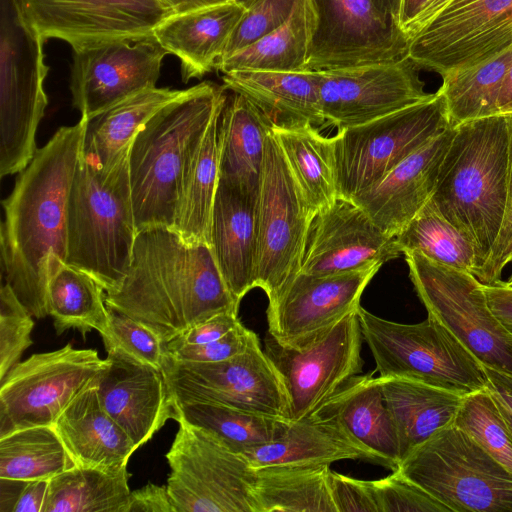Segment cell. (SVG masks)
Wrapping results in <instances>:
<instances>
[{
    "instance_id": "obj_1",
    "label": "cell",
    "mask_w": 512,
    "mask_h": 512,
    "mask_svg": "<svg viewBox=\"0 0 512 512\" xmlns=\"http://www.w3.org/2000/svg\"><path fill=\"white\" fill-rule=\"evenodd\" d=\"M87 118L60 127L20 172L10 196L2 201V275L35 318L48 315V258L66 260L67 208Z\"/></svg>"
},
{
    "instance_id": "obj_2",
    "label": "cell",
    "mask_w": 512,
    "mask_h": 512,
    "mask_svg": "<svg viewBox=\"0 0 512 512\" xmlns=\"http://www.w3.org/2000/svg\"><path fill=\"white\" fill-rule=\"evenodd\" d=\"M109 310L154 331L164 343L222 312L238 313L208 244H188L172 228L137 232L125 277L105 292Z\"/></svg>"
},
{
    "instance_id": "obj_3",
    "label": "cell",
    "mask_w": 512,
    "mask_h": 512,
    "mask_svg": "<svg viewBox=\"0 0 512 512\" xmlns=\"http://www.w3.org/2000/svg\"><path fill=\"white\" fill-rule=\"evenodd\" d=\"M512 114L461 123L440 165L431 201L473 242L479 266L501 231L508 194Z\"/></svg>"
},
{
    "instance_id": "obj_4",
    "label": "cell",
    "mask_w": 512,
    "mask_h": 512,
    "mask_svg": "<svg viewBox=\"0 0 512 512\" xmlns=\"http://www.w3.org/2000/svg\"><path fill=\"white\" fill-rule=\"evenodd\" d=\"M225 87L202 82L159 110L137 133L129 150V174L137 230L174 229L185 167L215 113Z\"/></svg>"
},
{
    "instance_id": "obj_5",
    "label": "cell",
    "mask_w": 512,
    "mask_h": 512,
    "mask_svg": "<svg viewBox=\"0 0 512 512\" xmlns=\"http://www.w3.org/2000/svg\"><path fill=\"white\" fill-rule=\"evenodd\" d=\"M129 150L107 168L81 153L69 192L65 262L91 274L105 292L125 277L138 232Z\"/></svg>"
},
{
    "instance_id": "obj_6",
    "label": "cell",
    "mask_w": 512,
    "mask_h": 512,
    "mask_svg": "<svg viewBox=\"0 0 512 512\" xmlns=\"http://www.w3.org/2000/svg\"><path fill=\"white\" fill-rule=\"evenodd\" d=\"M357 314L380 377L421 382L463 396L483 390V365L435 317L402 324L359 306Z\"/></svg>"
},
{
    "instance_id": "obj_7",
    "label": "cell",
    "mask_w": 512,
    "mask_h": 512,
    "mask_svg": "<svg viewBox=\"0 0 512 512\" xmlns=\"http://www.w3.org/2000/svg\"><path fill=\"white\" fill-rule=\"evenodd\" d=\"M398 469L453 512H512V473L455 424L413 449Z\"/></svg>"
},
{
    "instance_id": "obj_8",
    "label": "cell",
    "mask_w": 512,
    "mask_h": 512,
    "mask_svg": "<svg viewBox=\"0 0 512 512\" xmlns=\"http://www.w3.org/2000/svg\"><path fill=\"white\" fill-rule=\"evenodd\" d=\"M450 127L445 99L437 91L406 108L339 129L333 136L338 198L350 201Z\"/></svg>"
},
{
    "instance_id": "obj_9",
    "label": "cell",
    "mask_w": 512,
    "mask_h": 512,
    "mask_svg": "<svg viewBox=\"0 0 512 512\" xmlns=\"http://www.w3.org/2000/svg\"><path fill=\"white\" fill-rule=\"evenodd\" d=\"M44 40L2 0L0 38V175L20 173L37 152L35 135L48 100Z\"/></svg>"
},
{
    "instance_id": "obj_10",
    "label": "cell",
    "mask_w": 512,
    "mask_h": 512,
    "mask_svg": "<svg viewBox=\"0 0 512 512\" xmlns=\"http://www.w3.org/2000/svg\"><path fill=\"white\" fill-rule=\"evenodd\" d=\"M165 457L167 490L175 512H256L255 468L212 432L177 421Z\"/></svg>"
},
{
    "instance_id": "obj_11",
    "label": "cell",
    "mask_w": 512,
    "mask_h": 512,
    "mask_svg": "<svg viewBox=\"0 0 512 512\" xmlns=\"http://www.w3.org/2000/svg\"><path fill=\"white\" fill-rule=\"evenodd\" d=\"M409 277L428 315L483 365L512 376V335L491 311L483 284L467 271L404 253Z\"/></svg>"
},
{
    "instance_id": "obj_12",
    "label": "cell",
    "mask_w": 512,
    "mask_h": 512,
    "mask_svg": "<svg viewBox=\"0 0 512 512\" xmlns=\"http://www.w3.org/2000/svg\"><path fill=\"white\" fill-rule=\"evenodd\" d=\"M95 349L71 344L31 355L0 380V437L13 431L53 425L69 403L108 366Z\"/></svg>"
},
{
    "instance_id": "obj_13",
    "label": "cell",
    "mask_w": 512,
    "mask_h": 512,
    "mask_svg": "<svg viewBox=\"0 0 512 512\" xmlns=\"http://www.w3.org/2000/svg\"><path fill=\"white\" fill-rule=\"evenodd\" d=\"M313 218L270 131L257 201L256 267V286L268 299L300 271Z\"/></svg>"
},
{
    "instance_id": "obj_14",
    "label": "cell",
    "mask_w": 512,
    "mask_h": 512,
    "mask_svg": "<svg viewBox=\"0 0 512 512\" xmlns=\"http://www.w3.org/2000/svg\"><path fill=\"white\" fill-rule=\"evenodd\" d=\"M162 371L174 404L207 402L288 419L284 387L259 340L220 362L178 361L165 353Z\"/></svg>"
},
{
    "instance_id": "obj_15",
    "label": "cell",
    "mask_w": 512,
    "mask_h": 512,
    "mask_svg": "<svg viewBox=\"0 0 512 512\" xmlns=\"http://www.w3.org/2000/svg\"><path fill=\"white\" fill-rule=\"evenodd\" d=\"M20 21L44 41L73 51L153 35L174 15L163 0H11Z\"/></svg>"
},
{
    "instance_id": "obj_16",
    "label": "cell",
    "mask_w": 512,
    "mask_h": 512,
    "mask_svg": "<svg viewBox=\"0 0 512 512\" xmlns=\"http://www.w3.org/2000/svg\"><path fill=\"white\" fill-rule=\"evenodd\" d=\"M362 339L357 310L299 349L284 346L266 333L263 350L284 387L289 420L310 416L348 379L361 372Z\"/></svg>"
},
{
    "instance_id": "obj_17",
    "label": "cell",
    "mask_w": 512,
    "mask_h": 512,
    "mask_svg": "<svg viewBox=\"0 0 512 512\" xmlns=\"http://www.w3.org/2000/svg\"><path fill=\"white\" fill-rule=\"evenodd\" d=\"M512 47V0H452L408 41L421 69L446 73Z\"/></svg>"
},
{
    "instance_id": "obj_18",
    "label": "cell",
    "mask_w": 512,
    "mask_h": 512,
    "mask_svg": "<svg viewBox=\"0 0 512 512\" xmlns=\"http://www.w3.org/2000/svg\"><path fill=\"white\" fill-rule=\"evenodd\" d=\"M311 2L314 25L305 70L389 62L407 56V38L373 0Z\"/></svg>"
},
{
    "instance_id": "obj_19",
    "label": "cell",
    "mask_w": 512,
    "mask_h": 512,
    "mask_svg": "<svg viewBox=\"0 0 512 512\" xmlns=\"http://www.w3.org/2000/svg\"><path fill=\"white\" fill-rule=\"evenodd\" d=\"M420 67L398 60L317 71L322 114L337 130L375 120L429 98Z\"/></svg>"
},
{
    "instance_id": "obj_20",
    "label": "cell",
    "mask_w": 512,
    "mask_h": 512,
    "mask_svg": "<svg viewBox=\"0 0 512 512\" xmlns=\"http://www.w3.org/2000/svg\"><path fill=\"white\" fill-rule=\"evenodd\" d=\"M381 266L327 275L299 271L268 299V332L284 346L299 349L310 344L358 309Z\"/></svg>"
},
{
    "instance_id": "obj_21",
    "label": "cell",
    "mask_w": 512,
    "mask_h": 512,
    "mask_svg": "<svg viewBox=\"0 0 512 512\" xmlns=\"http://www.w3.org/2000/svg\"><path fill=\"white\" fill-rule=\"evenodd\" d=\"M167 54L154 35L73 51L70 89L74 106L90 119L156 87Z\"/></svg>"
},
{
    "instance_id": "obj_22",
    "label": "cell",
    "mask_w": 512,
    "mask_h": 512,
    "mask_svg": "<svg viewBox=\"0 0 512 512\" xmlns=\"http://www.w3.org/2000/svg\"><path fill=\"white\" fill-rule=\"evenodd\" d=\"M395 237L385 234L359 206L338 198L311 223L300 272L344 273L398 258Z\"/></svg>"
},
{
    "instance_id": "obj_23",
    "label": "cell",
    "mask_w": 512,
    "mask_h": 512,
    "mask_svg": "<svg viewBox=\"0 0 512 512\" xmlns=\"http://www.w3.org/2000/svg\"><path fill=\"white\" fill-rule=\"evenodd\" d=\"M107 358L98 378L100 403L138 449L167 420H176L175 404L162 369L118 352H107Z\"/></svg>"
},
{
    "instance_id": "obj_24",
    "label": "cell",
    "mask_w": 512,
    "mask_h": 512,
    "mask_svg": "<svg viewBox=\"0 0 512 512\" xmlns=\"http://www.w3.org/2000/svg\"><path fill=\"white\" fill-rule=\"evenodd\" d=\"M454 127L432 139L350 201L395 237L431 199Z\"/></svg>"
},
{
    "instance_id": "obj_25",
    "label": "cell",
    "mask_w": 512,
    "mask_h": 512,
    "mask_svg": "<svg viewBox=\"0 0 512 512\" xmlns=\"http://www.w3.org/2000/svg\"><path fill=\"white\" fill-rule=\"evenodd\" d=\"M257 201L219 182L212 210L210 247L228 288L239 303L257 287Z\"/></svg>"
},
{
    "instance_id": "obj_26",
    "label": "cell",
    "mask_w": 512,
    "mask_h": 512,
    "mask_svg": "<svg viewBox=\"0 0 512 512\" xmlns=\"http://www.w3.org/2000/svg\"><path fill=\"white\" fill-rule=\"evenodd\" d=\"M247 4L228 2L175 14L155 29L161 46L180 60L184 82L216 69Z\"/></svg>"
},
{
    "instance_id": "obj_27",
    "label": "cell",
    "mask_w": 512,
    "mask_h": 512,
    "mask_svg": "<svg viewBox=\"0 0 512 512\" xmlns=\"http://www.w3.org/2000/svg\"><path fill=\"white\" fill-rule=\"evenodd\" d=\"M97 388L98 379L69 403L53 426L77 466L118 471L127 467L137 448L103 408Z\"/></svg>"
},
{
    "instance_id": "obj_28",
    "label": "cell",
    "mask_w": 512,
    "mask_h": 512,
    "mask_svg": "<svg viewBox=\"0 0 512 512\" xmlns=\"http://www.w3.org/2000/svg\"><path fill=\"white\" fill-rule=\"evenodd\" d=\"M223 86L243 95L272 127L311 124L322 127L317 71L239 70L222 75Z\"/></svg>"
},
{
    "instance_id": "obj_29",
    "label": "cell",
    "mask_w": 512,
    "mask_h": 512,
    "mask_svg": "<svg viewBox=\"0 0 512 512\" xmlns=\"http://www.w3.org/2000/svg\"><path fill=\"white\" fill-rule=\"evenodd\" d=\"M271 128L254 104L226 89L219 117V182L258 199Z\"/></svg>"
},
{
    "instance_id": "obj_30",
    "label": "cell",
    "mask_w": 512,
    "mask_h": 512,
    "mask_svg": "<svg viewBox=\"0 0 512 512\" xmlns=\"http://www.w3.org/2000/svg\"><path fill=\"white\" fill-rule=\"evenodd\" d=\"M310 416L337 420L360 444L384 459L391 471L398 469V435L379 377H351Z\"/></svg>"
},
{
    "instance_id": "obj_31",
    "label": "cell",
    "mask_w": 512,
    "mask_h": 512,
    "mask_svg": "<svg viewBox=\"0 0 512 512\" xmlns=\"http://www.w3.org/2000/svg\"><path fill=\"white\" fill-rule=\"evenodd\" d=\"M244 456L253 468L277 464L330 465L339 460H361L390 469L335 419L308 416L289 421L284 433Z\"/></svg>"
},
{
    "instance_id": "obj_32",
    "label": "cell",
    "mask_w": 512,
    "mask_h": 512,
    "mask_svg": "<svg viewBox=\"0 0 512 512\" xmlns=\"http://www.w3.org/2000/svg\"><path fill=\"white\" fill-rule=\"evenodd\" d=\"M379 378L397 431L400 461L437 431L453 424L465 397L412 380Z\"/></svg>"
},
{
    "instance_id": "obj_33",
    "label": "cell",
    "mask_w": 512,
    "mask_h": 512,
    "mask_svg": "<svg viewBox=\"0 0 512 512\" xmlns=\"http://www.w3.org/2000/svg\"><path fill=\"white\" fill-rule=\"evenodd\" d=\"M186 92L148 88L87 119L81 153L104 168L111 166L159 110Z\"/></svg>"
},
{
    "instance_id": "obj_34",
    "label": "cell",
    "mask_w": 512,
    "mask_h": 512,
    "mask_svg": "<svg viewBox=\"0 0 512 512\" xmlns=\"http://www.w3.org/2000/svg\"><path fill=\"white\" fill-rule=\"evenodd\" d=\"M47 264L46 308L56 334L68 329L79 330L83 338L91 330L105 333L110 318L102 284L55 254L49 255Z\"/></svg>"
},
{
    "instance_id": "obj_35",
    "label": "cell",
    "mask_w": 512,
    "mask_h": 512,
    "mask_svg": "<svg viewBox=\"0 0 512 512\" xmlns=\"http://www.w3.org/2000/svg\"><path fill=\"white\" fill-rule=\"evenodd\" d=\"M271 131L312 215L330 208L338 199L334 138L311 124Z\"/></svg>"
},
{
    "instance_id": "obj_36",
    "label": "cell",
    "mask_w": 512,
    "mask_h": 512,
    "mask_svg": "<svg viewBox=\"0 0 512 512\" xmlns=\"http://www.w3.org/2000/svg\"><path fill=\"white\" fill-rule=\"evenodd\" d=\"M222 105L192 153L180 185L174 230L188 244L210 245L211 216L219 184V117Z\"/></svg>"
},
{
    "instance_id": "obj_37",
    "label": "cell",
    "mask_w": 512,
    "mask_h": 512,
    "mask_svg": "<svg viewBox=\"0 0 512 512\" xmlns=\"http://www.w3.org/2000/svg\"><path fill=\"white\" fill-rule=\"evenodd\" d=\"M330 465L277 464L255 468L256 512H336Z\"/></svg>"
},
{
    "instance_id": "obj_38",
    "label": "cell",
    "mask_w": 512,
    "mask_h": 512,
    "mask_svg": "<svg viewBox=\"0 0 512 512\" xmlns=\"http://www.w3.org/2000/svg\"><path fill=\"white\" fill-rule=\"evenodd\" d=\"M311 0H297L288 20L256 42L221 59L222 74L239 70H305L313 34Z\"/></svg>"
},
{
    "instance_id": "obj_39",
    "label": "cell",
    "mask_w": 512,
    "mask_h": 512,
    "mask_svg": "<svg viewBox=\"0 0 512 512\" xmlns=\"http://www.w3.org/2000/svg\"><path fill=\"white\" fill-rule=\"evenodd\" d=\"M127 467L118 471L74 466L49 480L43 512H127Z\"/></svg>"
},
{
    "instance_id": "obj_40",
    "label": "cell",
    "mask_w": 512,
    "mask_h": 512,
    "mask_svg": "<svg viewBox=\"0 0 512 512\" xmlns=\"http://www.w3.org/2000/svg\"><path fill=\"white\" fill-rule=\"evenodd\" d=\"M511 60L512 47L486 61L442 76L438 91L445 99L451 127L499 114L498 98Z\"/></svg>"
},
{
    "instance_id": "obj_41",
    "label": "cell",
    "mask_w": 512,
    "mask_h": 512,
    "mask_svg": "<svg viewBox=\"0 0 512 512\" xmlns=\"http://www.w3.org/2000/svg\"><path fill=\"white\" fill-rule=\"evenodd\" d=\"M176 420L215 434L229 448L245 453L280 437L290 420L207 402L175 404Z\"/></svg>"
},
{
    "instance_id": "obj_42",
    "label": "cell",
    "mask_w": 512,
    "mask_h": 512,
    "mask_svg": "<svg viewBox=\"0 0 512 512\" xmlns=\"http://www.w3.org/2000/svg\"><path fill=\"white\" fill-rule=\"evenodd\" d=\"M74 466L53 425L19 429L0 437V478L50 480Z\"/></svg>"
},
{
    "instance_id": "obj_43",
    "label": "cell",
    "mask_w": 512,
    "mask_h": 512,
    "mask_svg": "<svg viewBox=\"0 0 512 512\" xmlns=\"http://www.w3.org/2000/svg\"><path fill=\"white\" fill-rule=\"evenodd\" d=\"M402 254L418 252L428 259L473 275L479 260L472 240L451 224L429 200L395 236Z\"/></svg>"
},
{
    "instance_id": "obj_44",
    "label": "cell",
    "mask_w": 512,
    "mask_h": 512,
    "mask_svg": "<svg viewBox=\"0 0 512 512\" xmlns=\"http://www.w3.org/2000/svg\"><path fill=\"white\" fill-rule=\"evenodd\" d=\"M453 424L512 473V432L487 388L464 397Z\"/></svg>"
},
{
    "instance_id": "obj_45",
    "label": "cell",
    "mask_w": 512,
    "mask_h": 512,
    "mask_svg": "<svg viewBox=\"0 0 512 512\" xmlns=\"http://www.w3.org/2000/svg\"><path fill=\"white\" fill-rule=\"evenodd\" d=\"M109 318V327L101 335L107 352L162 369L165 343L154 331L123 313L109 310Z\"/></svg>"
},
{
    "instance_id": "obj_46",
    "label": "cell",
    "mask_w": 512,
    "mask_h": 512,
    "mask_svg": "<svg viewBox=\"0 0 512 512\" xmlns=\"http://www.w3.org/2000/svg\"><path fill=\"white\" fill-rule=\"evenodd\" d=\"M32 315L4 283L0 291V380L14 367L23 352L32 345Z\"/></svg>"
},
{
    "instance_id": "obj_47",
    "label": "cell",
    "mask_w": 512,
    "mask_h": 512,
    "mask_svg": "<svg viewBox=\"0 0 512 512\" xmlns=\"http://www.w3.org/2000/svg\"><path fill=\"white\" fill-rule=\"evenodd\" d=\"M379 512H448L438 501L399 469L386 477L371 480Z\"/></svg>"
},
{
    "instance_id": "obj_48",
    "label": "cell",
    "mask_w": 512,
    "mask_h": 512,
    "mask_svg": "<svg viewBox=\"0 0 512 512\" xmlns=\"http://www.w3.org/2000/svg\"><path fill=\"white\" fill-rule=\"evenodd\" d=\"M296 1H250L221 59L256 42L284 24L290 17Z\"/></svg>"
},
{
    "instance_id": "obj_49",
    "label": "cell",
    "mask_w": 512,
    "mask_h": 512,
    "mask_svg": "<svg viewBox=\"0 0 512 512\" xmlns=\"http://www.w3.org/2000/svg\"><path fill=\"white\" fill-rule=\"evenodd\" d=\"M257 340V335L241 323L237 328L216 341L200 345L173 347L165 345V353L178 361L220 362L245 352Z\"/></svg>"
},
{
    "instance_id": "obj_50",
    "label": "cell",
    "mask_w": 512,
    "mask_h": 512,
    "mask_svg": "<svg viewBox=\"0 0 512 512\" xmlns=\"http://www.w3.org/2000/svg\"><path fill=\"white\" fill-rule=\"evenodd\" d=\"M328 483L336 512H379L371 480H359L330 469Z\"/></svg>"
},
{
    "instance_id": "obj_51",
    "label": "cell",
    "mask_w": 512,
    "mask_h": 512,
    "mask_svg": "<svg viewBox=\"0 0 512 512\" xmlns=\"http://www.w3.org/2000/svg\"><path fill=\"white\" fill-rule=\"evenodd\" d=\"M49 480L0 478V512H43Z\"/></svg>"
},
{
    "instance_id": "obj_52",
    "label": "cell",
    "mask_w": 512,
    "mask_h": 512,
    "mask_svg": "<svg viewBox=\"0 0 512 512\" xmlns=\"http://www.w3.org/2000/svg\"><path fill=\"white\" fill-rule=\"evenodd\" d=\"M512 239V121H511V147H510V166L508 178V194L507 205L503 225L493 250L483 265V267L476 274V278L482 284H494L500 281L503 271L502 258Z\"/></svg>"
},
{
    "instance_id": "obj_53",
    "label": "cell",
    "mask_w": 512,
    "mask_h": 512,
    "mask_svg": "<svg viewBox=\"0 0 512 512\" xmlns=\"http://www.w3.org/2000/svg\"><path fill=\"white\" fill-rule=\"evenodd\" d=\"M240 324L238 313L222 312L194 325L165 345L173 347L213 342L224 337Z\"/></svg>"
},
{
    "instance_id": "obj_54",
    "label": "cell",
    "mask_w": 512,
    "mask_h": 512,
    "mask_svg": "<svg viewBox=\"0 0 512 512\" xmlns=\"http://www.w3.org/2000/svg\"><path fill=\"white\" fill-rule=\"evenodd\" d=\"M127 512H175L167 486L147 483L131 491Z\"/></svg>"
},
{
    "instance_id": "obj_55",
    "label": "cell",
    "mask_w": 512,
    "mask_h": 512,
    "mask_svg": "<svg viewBox=\"0 0 512 512\" xmlns=\"http://www.w3.org/2000/svg\"><path fill=\"white\" fill-rule=\"evenodd\" d=\"M488 305L505 329L512 335V287L503 281L483 284Z\"/></svg>"
},
{
    "instance_id": "obj_56",
    "label": "cell",
    "mask_w": 512,
    "mask_h": 512,
    "mask_svg": "<svg viewBox=\"0 0 512 512\" xmlns=\"http://www.w3.org/2000/svg\"><path fill=\"white\" fill-rule=\"evenodd\" d=\"M483 369L487 379L486 388L512 416V376L486 366Z\"/></svg>"
},
{
    "instance_id": "obj_57",
    "label": "cell",
    "mask_w": 512,
    "mask_h": 512,
    "mask_svg": "<svg viewBox=\"0 0 512 512\" xmlns=\"http://www.w3.org/2000/svg\"><path fill=\"white\" fill-rule=\"evenodd\" d=\"M434 0H402L398 26L407 38L410 29Z\"/></svg>"
},
{
    "instance_id": "obj_58",
    "label": "cell",
    "mask_w": 512,
    "mask_h": 512,
    "mask_svg": "<svg viewBox=\"0 0 512 512\" xmlns=\"http://www.w3.org/2000/svg\"><path fill=\"white\" fill-rule=\"evenodd\" d=\"M175 14L195 11L228 2H246L252 0H163Z\"/></svg>"
},
{
    "instance_id": "obj_59",
    "label": "cell",
    "mask_w": 512,
    "mask_h": 512,
    "mask_svg": "<svg viewBox=\"0 0 512 512\" xmlns=\"http://www.w3.org/2000/svg\"><path fill=\"white\" fill-rule=\"evenodd\" d=\"M498 113L512 114V60L503 78L498 98Z\"/></svg>"
},
{
    "instance_id": "obj_60",
    "label": "cell",
    "mask_w": 512,
    "mask_h": 512,
    "mask_svg": "<svg viewBox=\"0 0 512 512\" xmlns=\"http://www.w3.org/2000/svg\"><path fill=\"white\" fill-rule=\"evenodd\" d=\"M452 0H434L417 19L410 29L407 38L415 36L431 19L441 12Z\"/></svg>"
},
{
    "instance_id": "obj_61",
    "label": "cell",
    "mask_w": 512,
    "mask_h": 512,
    "mask_svg": "<svg viewBox=\"0 0 512 512\" xmlns=\"http://www.w3.org/2000/svg\"><path fill=\"white\" fill-rule=\"evenodd\" d=\"M378 8L391 17L398 25V18L402 0H373ZM399 27V26H398Z\"/></svg>"
},
{
    "instance_id": "obj_62",
    "label": "cell",
    "mask_w": 512,
    "mask_h": 512,
    "mask_svg": "<svg viewBox=\"0 0 512 512\" xmlns=\"http://www.w3.org/2000/svg\"><path fill=\"white\" fill-rule=\"evenodd\" d=\"M512 262V239L503 255V258H502V267L503 269L505 268V266L508 264V263H511Z\"/></svg>"
},
{
    "instance_id": "obj_63",
    "label": "cell",
    "mask_w": 512,
    "mask_h": 512,
    "mask_svg": "<svg viewBox=\"0 0 512 512\" xmlns=\"http://www.w3.org/2000/svg\"><path fill=\"white\" fill-rule=\"evenodd\" d=\"M497 404H498V406H499V408H500V410H501V412H502V414H503V416H504V418H505V420H506V422H507V424H508V426H509V428H510V430L512 432V416H511V414L502 405H500L498 402H497Z\"/></svg>"
},
{
    "instance_id": "obj_64",
    "label": "cell",
    "mask_w": 512,
    "mask_h": 512,
    "mask_svg": "<svg viewBox=\"0 0 512 512\" xmlns=\"http://www.w3.org/2000/svg\"><path fill=\"white\" fill-rule=\"evenodd\" d=\"M505 283H506V285H508V286L512 287V275H511V277L509 278V280H508L507 282H505Z\"/></svg>"
}]
</instances>
